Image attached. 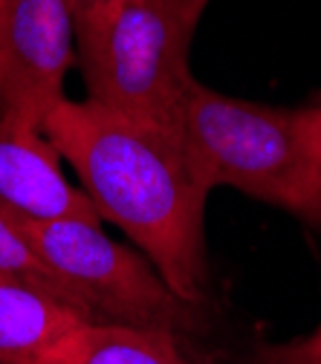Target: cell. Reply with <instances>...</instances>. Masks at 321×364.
Masks as SVG:
<instances>
[{
	"label": "cell",
	"instance_id": "1",
	"mask_svg": "<svg viewBox=\"0 0 321 364\" xmlns=\"http://www.w3.org/2000/svg\"><path fill=\"white\" fill-rule=\"evenodd\" d=\"M43 136L75 171L78 188L96 214L140 246L179 298L203 306L211 188L179 133L93 99H64L43 122Z\"/></svg>",
	"mask_w": 321,
	"mask_h": 364
},
{
	"label": "cell",
	"instance_id": "2",
	"mask_svg": "<svg viewBox=\"0 0 321 364\" xmlns=\"http://www.w3.org/2000/svg\"><path fill=\"white\" fill-rule=\"evenodd\" d=\"M177 133L211 191L235 188L321 225V173L298 110L226 96L194 78Z\"/></svg>",
	"mask_w": 321,
	"mask_h": 364
},
{
	"label": "cell",
	"instance_id": "3",
	"mask_svg": "<svg viewBox=\"0 0 321 364\" xmlns=\"http://www.w3.org/2000/svg\"><path fill=\"white\" fill-rule=\"evenodd\" d=\"M211 0H116L75 26L87 99L177 130L191 41Z\"/></svg>",
	"mask_w": 321,
	"mask_h": 364
},
{
	"label": "cell",
	"instance_id": "4",
	"mask_svg": "<svg viewBox=\"0 0 321 364\" xmlns=\"http://www.w3.org/2000/svg\"><path fill=\"white\" fill-rule=\"evenodd\" d=\"M32 246L99 321L171 333L200 330V306L179 298L157 266L102 232V220H21Z\"/></svg>",
	"mask_w": 321,
	"mask_h": 364
},
{
	"label": "cell",
	"instance_id": "5",
	"mask_svg": "<svg viewBox=\"0 0 321 364\" xmlns=\"http://www.w3.org/2000/svg\"><path fill=\"white\" fill-rule=\"evenodd\" d=\"M75 53L70 0H0V122L43 130Z\"/></svg>",
	"mask_w": 321,
	"mask_h": 364
},
{
	"label": "cell",
	"instance_id": "6",
	"mask_svg": "<svg viewBox=\"0 0 321 364\" xmlns=\"http://www.w3.org/2000/svg\"><path fill=\"white\" fill-rule=\"evenodd\" d=\"M61 154L43 130L0 122V208L18 220H102L64 176Z\"/></svg>",
	"mask_w": 321,
	"mask_h": 364
},
{
	"label": "cell",
	"instance_id": "7",
	"mask_svg": "<svg viewBox=\"0 0 321 364\" xmlns=\"http://www.w3.org/2000/svg\"><path fill=\"white\" fill-rule=\"evenodd\" d=\"M81 321H96L18 278L0 275V364H35Z\"/></svg>",
	"mask_w": 321,
	"mask_h": 364
},
{
	"label": "cell",
	"instance_id": "8",
	"mask_svg": "<svg viewBox=\"0 0 321 364\" xmlns=\"http://www.w3.org/2000/svg\"><path fill=\"white\" fill-rule=\"evenodd\" d=\"M35 364H191L177 333L116 321H81L43 350Z\"/></svg>",
	"mask_w": 321,
	"mask_h": 364
},
{
	"label": "cell",
	"instance_id": "9",
	"mask_svg": "<svg viewBox=\"0 0 321 364\" xmlns=\"http://www.w3.org/2000/svg\"><path fill=\"white\" fill-rule=\"evenodd\" d=\"M0 275H9V278H18L23 284H32V287L43 289L47 295L70 304L73 309L84 312L87 318H93L90 309L78 301V295L56 275L47 263H43V257L32 246V240H29L26 229L21 225V220L12 217L6 208H0Z\"/></svg>",
	"mask_w": 321,
	"mask_h": 364
},
{
	"label": "cell",
	"instance_id": "10",
	"mask_svg": "<svg viewBox=\"0 0 321 364\" xmlns=\"http://www.w3.org/2000/svg\"><path fill=\"white\" fill-rule=\"evenodd\" d=\"M261 364H321V324L301 338L269 344L258 353Z\"/></svg>",
	"mask_w": 321,
	"mask_h": 364
},
{
	"label": "cell",
	"instance_id": "11",
	"mask_svg": "<svg viewBox=\"0 0 321 364\" xmlns=\"http://www.w3.org/2000/svg\"><path fill=\"white\" fill-rule=\"evenodd\" d=\"M298 116H301V127H304V136H307V145H310L312 159H315L318 173H321V96L312 105L298 107Z\"/></svg>",
	"mask_w": 321,
	"mask_h": 364
},
{
	"label": "cell",
	"instance_id": "12",
	"mask_svg": "<svg viewBox=\"0 0 321 364\" xmlns=\"http://www.w3.org/2000/svg\"><path fill=\"white\" fill-rule=\"evenodd\" d=\"M116 0H70V6H73V18H75V26L87 23L93 15L105 12L107 6H113Z\"/></svg>",
	"mask_w": 321,
	"mask_h": 364
}]
</instances>
